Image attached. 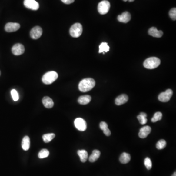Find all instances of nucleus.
<instances>
[{
    "label": "nucleus",
    "instance_id": "21",
    "mask_svg": "<svg viewBox=\"0 0 176 176\" xmlns=\"http://www.w3.org/2000/svg\"><path fill=\"white\" fill-rule=\"evenodd\" d=\"M78 155L80 157L81 162H85L87 160L88 158V154L87 152L85 150H79L77 151Z\"/></svg>",
    "mask_w": 176,
    "mask_h": 176
},
{
    "label": "nucleus",
    "instance_id": "32",
    "mask_svg": "<svg viewBox=\"0 0 176 176\" xmlns=\"http://www.w3.org/2000/svg\"><path fill=\"white\" fill-rule=\"evenodd\" d=\"M61 1L63 3H64V4L69 5V4L74 3V2H75V0H61Z\"/></svg>",
    "mask_w": 176,
    "mask_h": 176
},
{
    "label": "nucleus",
    "instance_id": "24",
    "mask_svg": "<svg viewBox=\"0 0 176 176\" xmlns=\"http://www.w3.org/2000/svg\"><path fill=\"white\" fill-rule=\"evenodd\" d=\"M99 53H104L105 52H108L110 49V47L108 46V44L106 42H102L99 47Z\"/></svg>",
    "mask_w": 176,
    "mask_h": 176
},
{
    "label": "nucleus",
    "instance_id": "3",
    "mask_svg": "<svg viewBox=\"0 0 176 176\" xmlns=\"http://www.w3.org/2000/svg\"><path fill=\"white\" fill-rule=\"evenodd\" d=\"M58 77V75L55 71H48L44 74L42 77V82L45 84L49 85L54 82L56 80H57Z\"/></svg>",
    "mask_w": 176,
    "mask_h": 176
},
{
    "label": "nucleus",
    "instance_id": "1",
    "mask_svg": "<svg viewBox=\"0 0 176 176\" xmlns=\"http://www.w3.org/2000/svg\"><path fill=\"white\" fill-rule=\"evenodd\" d=\"M95 85V82L94 79L91 78L84 79L79 83V90L83 93L87 92L93 89Z\"/></svg>",
    "mask_w": 176,
    "mask_h": 176
},
{
    "label": "nucleus",
    "instance_id": "19",
    "mask_svg": "<svg viewBox=\"0 0 176 176\" xmlns=\"http://www.w3.org/2000/svg\"><path fill=\"white\" fill-rule=\"evenodd\" d=\"M100 156V152L98 150H94L91 155L90 156L89 160L91 162H94L98 159Z\"/></svg>",
    "mask_w": 176,
    "mask_h": 176
},
{
    "label": "nucleus",
    "instance_id": "12",
    "mask_svg": "<svg viewBox=\"0 0 176 176\" xmlns=\"http://www.w3.org/2000/svg\"><path fill=\"white\" fill-rule=\"evenodd\" d=\"M131 19L130 13L128 12H125L118 16V20L121 23H127L129 22Z\"/></svg>",
    "mask_w": 176,
    "mask_h": 176
},
{
    "label": "nucleus",
    "instance_id": "2",
    "mask_svg": "<svg viewBox=\"0 0 176 176\" xmlns=\"http://www.w3.org/2000/svg\"><path fill=\"white\" fill-rule=\"evenodd\" d=\"M161 64V60L157 57H151L146 59L143 63V66L145 68L152 70L157 68Z\"/></svg>",
    "mask_w": 176,
    "mask_h": 176
},
{
    "label": "nucleus",
    "instance_id": "28",
    "mask_svg": "<svg viewBox=\"0 0 176 176\" xmlns=\"http://www.w3.org/2000/svg\"><path fill=\"white\" fill-rule=\"evenodd\" d=\"M144 165L146 168L148 170L151 169L152 168V164L151 160L149 158H146L144 160Z\"/></svg>",
    "mask_w": 176,
    "mask_h": 176
},
{
    "label": "nucleus",
    "instance_id": "7",
    "mask_svg": "<svg viewBox=\"0 0 176 176\" xmlns=\"http://www.w3.org/2000/svg\"><path fill=\"white\" fill-rule=\"evenodd\" d=\"M75 125L76 129L80 131H84L87 129L86 122L82 118H77L75 119Z\"/></svg>",
    "mask_w": 176,
    "mask_h": 176
},
{
    "label": "nucleus",
    "instance_id": "4",
    "mask_svg": "<svg viewBox=\"0 0 176 176\" xmlns=\"http://www.w3.org/2000/svg\"><path fill=\"white\" fill-rule=\"evenodd\" d=\"M82 25L80 23H75L70 28V35L74 38H78L82 33Z\"/></svg>",
    "mask_w": 176,
    "mask_h": 176
},
{
    "label": "nucleus",
    "instance_id": "23",
    "mask_svg": "<svg viewBox=\"0 0 176 176\" xmlns=\"http://www.w3.org/2000/svg\"><path fill=\"white\" fill-rule=\"evenodd\" d=\"M55 134L53 133H50L47 134H44L42 138L43 139L44 141L46 143H48L52 141L53 138H55Z\"/></svg>",
    "mask_w": 176,
    "mask_h": 176
},
{
    "label": "nucleus",
    "instance_id": "27",
    "mask_svg": "<svg viewBox=\"0 0 176 176\" xmlns=\"http://www.w3.org/2000/svg\"><path fill=\"white\" fill-rule=\"evenodd\" d=\"M166 141L164 139H161L158 141L157 144H156V147L158 150L163 149L166 147Z\"/></svg>",
    "mask_w": 176,
    "mask_h": 176
},
{
    "label": "nucleus",
    "instance_id": "15",
    "mask_svg": "<svg viewBox=\"0 0 176 176\" xmlns=\"http://www.w3.org/2000/svg\"><path fill=\"white\" fill-rule=\"evenodd\" d=\"M128 96L125 94H122L115 99V104L118 106L122 105L128 101Z\"/></svg>",
    "mask_w": 176,
    "mask_h": 176
},
{
    "label": "nucleus",
    "instance_id": "14",
    "mask_svg": "<svg viewBox=\"0 0 176 176\" xmlns=\"http://www.w3.org/2000/svg\"><path fill=\"white\" fill-rule=\"evenodd\" d=\"M148 34L156 38H161L163 35V32L161 31H158L156 27H152L148 31Z\"/></svg>",
    "mask_w": 176,
    "mask_h": 176
},
{
    "label": "nucleus",
    "instance_id": "29",
    "mask_svg": "<svg viewBox=\"0 0 176 176\" xmlns=\"http://www.w3.org/2000/svg\"><path fill=\"white\" fill-rule=\"evenodd\" d=\"M11 95H12L13 100H14V101H17L19 100V95L16 90L15 89L12 90L11 91Z\"/></svg>",
    "mask_w": 176,
    "mask_h": 176
},
{
    "label": "nucleus",
    "instance_id": "13",
    "mask_svg": "<svg viewBox=\"0 0 176 176\" xmlns=\"http://www.w3.org/2000/svg\"><path fill=\"white\" fill-rule=\"evenodd\" d=\"M151 132V128L149 126H145L141 128L138 133V136L141 138H146Z\"/></svg>",
    "mask_w": 176,
    "mask_h": 176
},
{
    "label": "nucleus",
    "instance_id": "31",
    "mask_svg": "<svg viewBox=\"0 0 176 176\" xmlns=\"http://www.w3.org/2000/svg\"><path fill=\"white\" fill-rule=\"evenodd\" d=\"M99 126H100V129L103 131L105 130V129H106L108 128V124H107L104 121H102L100 123Z\"/></svg>",
    "mask_w": 176,
    "mask_h": 176
},
{
    "label": "nucleus",
    "instance_id": "10",
    "mask_svg": "<svg viewBox=\"0 0 176 176\" xmlns=\"http://www.w3.org/2000/svg\"><path fill=\"white\" fill-rule=\"evenodd\" d=\"M25 52V47L21 44H16L12 48V52L15 55H20Z\"/></svg>",
    "mask_w": 176,
    "mask_h": 176
},
{
    "label": "nucleus",
    "instance_id": "11",
    "mask_svg": "<svg viewBox=\"0 0 176 176\" xmlns=\"http://www.w3.org/2000/svg\"><path fill=\"white\" fill-rule=\"evenodd\" d=\"M20 28V25L17 23H8L5 25V29L6 32H12L18 31Z\"/></svg>",
    "mask_w": 176,
    "mask_h": 176
},
{
    "label": "nucleus",
    "instance_id": "18",
    "mask_svg": "<svg viewBox=\"0 0 176 176\" xmlns=\"http://www.w3.org/2000/svg\"><path fill=\"white\" fill-rule=\"evenodd\" d=\"M22 147L25 151H28L30 147V138L28 136H25L22 139Z\"/></svg>",
    "mask_w": 176,
    "mask_h": 176
},
{
    "label": "nucleus",
    "instance_id": "36",
    "mask_svg": "<svg viewBox=\"0 0 176 176\" xmlns=\"http://www.w3.org/2000/svg\"><path fill=\"white\" fill-rule=\"evenodd\" d=\"M0 75H1V71H0Z\"/></svg>",
    "mask_w": 176,
    "mask_h": 176
},
{
    "label": "nucleus",
    "instance_id": "8",
    "mask_svg": "<svg viewBox=\"0 0 176 176\" xmlns=\"http://www.w3.org/2000/svg\"><path fill=\"white\" fill-rule=\"evenodd\" d=\"M43 33L42 28L39 26H36L32 28L30 32V36L33 39H38L40 38Z\"/></svg>",
    "mask_w": 176,
    "mask_h": 176
},
{
    "label": "nucleus",
    "instance_id": "20",
    "mask_svg": "<svg viewBox=\"0 0 176 176\" xmlns=\"http://www.w3.org/2000/svg\"><path fill=\"white\" fill-rule=\"evenodd\" d=\"M131 160V156L129 154L124 152L121 154L119 158V161L122 164H126L129 162Z\"/></svg>",
    "mask_w": 176,
    "mask_h": 176
},
{
    "label": "nucleus",
    "instance_id": "33",
    "mask_svg": "<svg viewBox=\"0 0 176 176\" xmlns=\"http://www.w3.org/2000/svg\"><path fill=\"white\" fill-rule=\"evenodd\" d=\"M103 131V133H104V134L106 135V136H110L111 135V131L110 130L107 128L106 129H105V130Z\"/></svg>",
    "mask_w": 176,
    "mask_h": 176
},
{
    "label": "nucleus",
    "instance_id": "22",
    "mask_svg": "<svg viewBox=\"0 0 176 176\" xmlns=\"http://www.w3.org/2000/svg\"><path fill=\"white\" fill-rule=\"evenodd\" d=\"M146 118H147V114L145 113H141L137 117L139 123L142 125H144L147 123V119Z\"/></svg>",
    "mask_w": 176,
    "mask_h": 176
},
{
    "label": "nucleus",
    "instance_id": "25",
    "mask_svg": "<svg viewBox=\"0 0 176 176\" xmlns=\"http://www.w3.org/2000/svg\"><path fill=\"white\" fill-rule=\"evenodd\" d=\"M49 154H50V152L48 151V150L43 149L38 154V157L40 158H46L49 156Z\"/></svg>",
    "mask_w": 176,
    "mask_h": 176
},
{
    "label": "nucleus",
    "instance_id": "6",
    "mask_svg": "<svg viewBox=\"0 0 176 176\" xmlns=\"http://www.w3.org/2000/svg\"><path fill=\"white\" fill-rule=\"evenodd\" d=\"M172 95V90L168 89L165 92H163L160 94V95L158 96V99L160 101L167 102L170 100Z\"/></svg>",
    "mask_w": 176,
    "mask_h": 176
},
{
    "label": "nucleus",
    "instance_id": "34",
    "mask_svg": "<svg viewBox=\"0 0 176 176\" xmlns=\"http://www.w3.org/2000/svg\"><path fill=\"white\" fill-rule=\"evenodd\" d=\"M123 1L127 2L129 1V2H133L134 1V0H123Z\"/></svg>",
    "mask_w": 176,
    "mask_h": 176
},
{
    "label": "nucleus",
    "instance_id": "30",
    "mask_svg": "<svg viewBox=\"0 0 176 176\" xmlns=\"http://www.w3.org/2000/svg\"><path fill=\"white\" fill-rule=\"evenodd\" d=\"M169 16H170V18L173 20H176V8H173L171 10L169 11Z\"/></svg>",
    "mask_w": 176,
    "mask_h": 176
},
{
    "label": "nucleus",
    "instance_id": "17",
    "mask_svg": "<svg viewBox=\"0 0 176 176\" xmlns=\"http://www.w3.org/2000/svg\"><path fill=\"white\" fill-rule=\"evenodd\" d=\"M91 96L89 95H85L81 96L78 98V102L81 105H87L91 101Z\"/></svg>",
    "mask_w": 176,
    "mask_h": 176
},
{
    "label": "nucleus",
    "instance_id": "16",
    "mask_svg": "<svg viewBox=\"0 0 176 176\" xmlns=\"http://www.w3.org/2000/svg\"><path fill=\"white\" fill-rule=\"evenodd\" d=\"M42 103L44 106L48 109L52 108L54 105L53 100L48 96H45L42 99Z\"/></svg>",
    "mask_w": 176,
    "mask_h": 176
},
{
    "label": "nucleus",
    "instance_id": "9",
    "mask_svg": "<svg viewBox=\"0 0 176 176\" xmlns=\"http://www.w3.org/2000/svg\"><path fill=\"white\" fill-rule=\"evenodd\" d=\"M24 5L25 7L33 10H37L39 8V5L35 0H24Z\"/></svg>",
    "mask_w": 176,
    "mask_h": 176
},
{
    "label": "nucleus",
    "instance_id": "26",
    "mask_svg": "<svg viewBox=\"0 0 176 176\" xmlns=\"http://www.w3.org/2000/svg\"><path fill=\"white\" fill-rule=\"evenodd\" d=\"M162 118V113L160 111L157 112L154 115V116L151 119L152 122H156L158 121H161Z\"/></svg>",
    "mask_w": 176,
    "mask_h": 176
},
{
    "label": "nucleus",
    "instance_id": "35",
    "mask_svg": "<svg viewBox=\"0 0 176 176\" xmlns=\"http://www.w3.org/2000/svg\"><path fill=\"white\" fill-rule=\"evenodd\" d=\"M172 176H176V172H175L173 174V175Z\"/></svg>",
    "mask_w": 176,
    "mask_h": 176
},
{
    "label": "nucleus",
    "instance_id": "5",
    "mask_svg": "<svg viewBox=\"0 0 176 176\" xmlns=\"http://www.w3.org/2000/svg\"><path fill=\"white\" fill-rule=\"evenodd\" d=\"M110 6V3L107 0L100 2L98 5V12L101 15H105L109 12Z\"/></svg>",
    "mask_w": 176,
    "mask_h": 176
}]
</instances>
